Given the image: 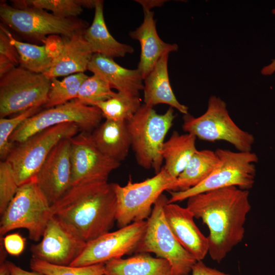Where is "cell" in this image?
Returning <instances> with one entry per match:
<instances>
[{"mask_svg": "<svg viewBox=\"0 0 275 275\" xmlns=\"http://www.w3.org/2000/svg\"><path fill=\"white\" fill-rule=\"evenodd\" d=\"M0 275H10V270L8 261L1 262Z\"/></svg>", "mask_w": 275, "mask_h": 275, "instance_id": "43", "label": "cell"}, {"mask_svg": "<svg viewBox=\"0 0 275 275\" xmlns=\"http://www.w3.org/2000/svg\"><path fill=\"white\" fill-rule=\"evenodd\" d=\"M41 107L30 108L15 117L0 119V157L6 160L14 147L10 141L13 132L26 119L39 112Z\"/></svg>", "mask_w": 275, "mask_h": 275, "instance_id": "33", "label": "cell"}, {"mask_svg": "<svg viewBox=\"0 0 275 275\" xmlns=\"http://www.w3.org/2000/svg\"><path fill=\"white\" fill-rule=\"evenodd\" d=\"M104 275H172V271L167 260L141 253L128 258L107 262Z\"/></svg>", "mask_w": 275, "mask_h": 275, "instance_id": "24", "label": "cell"}, {"mask_svg": "<svg viewBox=\"0 0 275 275\" xmlns=\"http://www.w3.org/2000/svg\"><path fill=\"white\" fill-rule=\"evenodd\" d=\"M91 133L81 131L70 139L72 186L107 181L109 174L121 164L98 149Z\"/></svg>", "mask_w": 275, "mask_h": 275, "instance_id": "15", "label": "cell"}, {"mask_svg": "<svg viewBox=\"0 0 275 275\" xmlns=\"http://www.w3.org/2000/svg\"><path fill=\"white\" fill-rule=\"evenodd\" d=\"M0 17L3 22L17 33L43 43L49 35H60L69 38L88 28L86 21L77 18L59 17L44 10L18 8L3 2L0 4Z\"/></svg>", "mask_w": 275, "mask_h": 275, "instance_id": "9", "label": "cell"}, {"mask_svg": "<svg viewBox=\"0 0 275 275\" xmlns=\"http://www.w3.org/2000/svg\"><path fill=\"white\" fill-rule=\"evenodd\" d=\"M147 221L133 222L90 241L82 253L69 265L84 266L105 263L136 252L145 234Z\"/></svg>", "mask_w": 275, "mask_h": 275, "instance_id": "13", "label": "cell"}, {"mask_svg": "<svg viewBox=\"0 0 275 275\" xmlns=\"http://www.w3.org/2000/svg\"><path fill=\"white\" fill-rule=\"evenodd\" d=\"M112 88L103 78L93 74L82 83L76 99L85 104L93 106L95 102L104 101L114 96L116 92Z\"/></svg>", "mask_w": 275, "mask_h": 275, "instance_id": "32", "label": "cell"}, {"mask_svg": "<svg viewBox=\"0 0 275 275\" xmlns=\"http://www.w3.org/2000/svg\"><path fill=\"white\" fill-rule=\"evenodd\" d=\"M196 139L193 134H180L174 131L164 142L161 154L165 164L162 167L172 176L177 178L197 151Z\"/></svg>", "mask_w": 275, "mask_h": 275, "instance_id": "25", "label": "cell"}, {"mask_svg": "<svg viewBox=\"0 0 275 275\" xmlns=\"http://www.w3.org/2000/svg\"><path fill=\"white\" fill-rule=\"evenodd\" d=\"M3 242L6 252L12 256H19L25 248V239L18 233L7 235Z\"/></svg>", "mask_w": 275, "mask_h": 275, "instance_id": "36", "label": "cell"}, {"mask_svg": "<svg viewBox=\"0 0 275 275\" xmlns=\"http://www.w3.org/2000/svg\"><path fill=\"white\" fill-rule=\"evenodd\" d=\"M12 6L22 8L32 7L49 10L61 18H77L83 11L79 0H20L12 1Z\"/></svg>", "mask_w": 275, "mask_h": 275, "instance_id": "30", "label": "cell"}, {"mask_svg": "<svg viewBox=\"0 0 275 275\" xmlns=\"http://www.w3.org/2000/svg\"><path fill=\"white\" fill-rule=\"evenodd\" d=\"M0 55L9 59L15 66L19 65V56L18 52L11 42L2 23L0 25Z\"/></svg>", "mask_w": 275, "mask_h": 275, "instance_id": "35", "label": "cell"}, {"mask_svg": "<svg viewBox=\"0 0 275 275\" xmlns=\"http://www.w3.org/2000/svg\"><path fill=\"white\" fill-rule=\"evenodd\" d=\"M97 0H79L81 6L83 8H95Z\"/></svg>", "mask_w": 275, "mask_h": 275, "instance_id": "44", "label": "cell"}, {"mask_svg": "<svg viewBox=\"0 0 275 275\" xmlns=\"http://www.w3.org/2000/svg\"><path fill=\"white\" fill-rule=\"evenodd\" d=\"M84 31L78 32L69 38H63L64 49L61 55L52 61L49 70L44 73L46 76L51 79L84 73L88 70L94 53L85 38Z\"/></svg>", "mask_w": 275, "mask_h": 275, "instance_id": "19", "label": "cell"}, {"mask_svg": "<svg viewBox=\"0 0 275 275\" xmlns=\"http://www.w3.org/2000/svg\"><path fill=\"white\" fill-rule=\"evenodd\" d=\"M169 54L163 55L144 79V104L153 107L166 104L181 113L188 114L187 106L180 103L171 86L168 69Z\"/></svg>", "mask_w": 275, "mask_h": 275, "instance_id": "21", "label": "cell"}, {"mask_svg": "<svg viewBox=\"0 0 275 275\" xmlns=\"http://www.w3.org/2000/svg\"><path fill=\"white\" fill-rule=\"evenodd\" d=\"M143 11V22L129 35L140 42L141 54L137 69L144 79L163 55L177 51L178 46L162 41L157 32L154 12L148 10Z\"/></svg>", "mask_w": 275, "mask_h": 275, "instance_id": "18", "label": "cell"}, {"mask_svg": "<svg viewBox=\"0 0 275 275\" xmlns=\"http://www.w3.org/2000/svg\"><path fill=\"white\" fill-rule=\"evenodd\" d=\"M8 263L10 270V275H44L34 271L25 270L9 261H8Z\"/></svg>", "mask_w": 275, "mask_h": 275, "instance_id": "40", "label": "cell"}, {"mask_svg": "<svg viewBox=\"0 0 275 275\" xmlns=\"http://www.w3.org/2000/svg\"><path fill=\"white\" fill-rule=\"evenodd\" d=\"M275 72V59L271 60V62L264 66L261 70V73L263 75H270Z\"/></svg>", "mask_w": 275, "mask_h": 275, "instance_id": "42", "label": "cell"}, {"mask_svg": "<svg viewBox=\"0 0 275 275\" xmlns=\"http://www.w3.org/2000/svg\"><path fill=\"white\" fill-rule=\"evenodd\" d=\"M182 129L186 133L207 142H227L238 151H252L254 135L239 127L231 118L227 104L221 97L211 96L207 108L202 115L195 117L184 115Z\"/></svg>", "mask_w": 275, "mask_h": 275, "instance_id": "7", "label": "cell"}, {"mask_svg": "<svg viewBox=\"0 0 275 275\" xmlns=\"http://www.w3.org/2000/svg\"><path fill=\"white\" fill-rule=\"evenodd\" d=\"M175 117L172 107L164 114H158L153 107L143 104L126 122L131 147L140 166L145 169H152L156 174L160 171L163 161L161 153L164 138Z\"/></svg>", "mask_w": 275, "mask_h": 275, "instance_id": "3", "label": "cell"}, {"mask_svg": "<svg viewBox=\"0 0 275 275\" xmlns=\"http://www.w3.org/2000/svg\"><path fill=\"white\" fill-rule=\"evenodd\" d=\"M191 275H230L206 266L202 260L197 261L193 266Z\"/></svg>", "mask_w": 275, "mask_h": 275, "instance_id": "38", "label": "cell"}, {"mask_svg": "<svg viewBox=\"0 0 275 275\" xmlns=\"http://www.w3.org/2000/svg\"><path fill=\"white\" fill-rule=\"evenodd\" d=\"M14 172L7 160L0 162V213L2 215L14 198L18 188Z\"/></svg>", "mask_w": 275, "mask_h": 275, "instance_id": "34", "label": "cell"}, {"mask_svg": "<svg viewBox=\"0 0 275 275\" xmlns=\"http://www.w3.org/2000/svg\"><path fill=\"white\" fill-rule=\"evenodd\" d=\"M168 200L162 194L155 203L136 253H154L169 263L172 275H188L197 261L178 241L167 222L163 208Z\"/></svg>", "mask_w": 275, "mask_h": 275, "instance_id": "8", "label": "cell"}, {"mask_svg": "<svg viewBox=\"0 0 275 275\" xmlns=\"http://www.w3.org/2000/svg\"><path fill=\"white\" fill-rule=\"evenodd\" d=\"M80 131L74 123L56 125L38 132L14 146L6 159L11 165L18 186L35 178L52 149L62 140Z\"/></svg>", "mask_w": 275, "mask_h": 275, "instance_id": "10", "label": "cell"}, {"mask_svg": "<svg viewBox=\"0 0 275 275\" xmlns=\"http://www.w3.org/2000/svg\"><path fill=\"white\" fill-rule=\"evenodd\" d=\"M88 70L101 76L118 92L139 94L144 89V79L138 69L123 67L107 56L94 53Z\"/></svg>", "mask_w": 275, "mask_h": 275, "instance_id": "20", "label": "cell"}, {"mask_svg": "<svg viewBox=\"0 0 275 275\" xmlns=\"http://www.w3.org/2000/svg\"><path fill=\"white\" fill-rule=\"evenodd\" d=\"M15 66L8 58L0 55V77L10 72Z\"/></svg>", "mask_w": 275, "mask_h": 275, "instance_id": "39", "label": "cell"}, {"mask_svg": "<svg viewBox=\"0 0 275 275\" xmlns=\"http://www.w3.org/2000/svg\"><path fill=\"white\" fill-rule=\"evenodd\" d=\"M116 197V221L120 228L133 222L145 221L150 216L152 206L165 191H177V178L162 167L153 177L140 182L126 185L113 183Z\"/></svg>", "mask_w": 275, "mask_h": 275, "instance_id": "5", "label": "cell"}, {"mask_svg": "<svg viewBox=\"0 0 275 275\" xmlns=\"http://www.w3.org/2000/svg\"><path fill=\"white\" fill-rule=\"evenodd\" d=\"M249 190L230 186L188 198L186 207L208 228V253L221 262L244 237V224L251 209Z\"/></svg>", "mask_w": 275, "mask_h": 275, "instance_id": "1", "label": "cell"}, {"mask_svg": "<svg viewBox=\"0 0 275 275\" xmlns=\"http://www.w3.org/2000/svg\"><path fill=\"white\" fill-rule=\"evenodd\" d=\"M87 243L72 226L52 215L40 241L32 245L31 251L32 257L52 264L69 265L82 253Z\"/></svg>", "mask_w": 275, "mask_h": 275, "instance_id": "14", "label": "cell"}, {"mask_svg": "<svg viewBox=\"0 0 275 275\" xmlns=\"http://www.w3.org/2000/svg\"><path fill=\"white\" fill-rule=\"evenodd\" d=\"M50 84L51 79L44 74L15 67L1 77V118L44 106Z\"/></svg>", "mask_w": 275, "mask_h": 275, "instance_id": "11", "label": "cell"}, {"mask_svg": "<svg viewBox=\"0 0 275 275\" xmlns=\"http://www.w3.org/2000/svg\"><path fill=\"white\" fill-rule=\"evenodd\" d=\"M102 117L98 107L75 99L29 117L13 132L10 140L13 143H20L45 129L67 123L75 124L80 131L92 132L100 124Z\"/></svg>", "mask_w": 275, "mask_h": 275, "instance_id": "12", "label": "cell"}, {"mask_svg": "<svg viewBox=\"0 0 275 275\" xmlns=\"http://www.w3.org/2000/svg\"><path fill=\"white\" fill-rule=\"evenodd\" d=\"M70 139L52 149L35 177L51 206L72 186Z\"/></svg>", "mask_w": 275, "mask_h": 275, "instance_id": "16", "label": "cell"}, {"mask_svg": "<svg viewBox=\"0 0 275 275\" xmlns=\"http://www.w3.org/2000/svg\"><path fill=\"white\" fill-rule=\"evenodd\" d=\"M52 215L51 205L34 178L18 187L1 215V236L22 228L28 230L31 240L39 241Z\"/></svg>", "mask_w": 275, "mask_h": 275, "instance_id": "6", "label": "cell"}, {"mask_svg": "<svg viewBox=\"0 0 275 275\" xmlns=\"http://www.w3.org/2000/svg\"><path fill=\"white\" fill-rule=\"evenodd\" d=\"M4 29L19 54V66L36 73L44 74L49 70L52 60L47 54L44 45L21 42L16 39L5 27Z\"/></svg>", "mask_w": 275, "mask_h": 275, "instance_id": "28", "label": "cell"}, {"mask_svg": "<svg viewBox=\"0 0 275 275\" xmlns=\"http://www.w3.org/2000/svg\"><path fill=\"white\" fill-rule=\"evenodd\" d=\"M163 209L167 222L178 241L197 261L203 260L208 253V239L195 224L193 213L186 207L168 202Z\"/></svg>", "mask_w": 275, "mask_h": 275, "instance_id": "17", "label": "cell"}, {"mask_svg": "<svg viewBox=\"0 0 275 275\" xmlns=\"http://www.w3.org/2000/svg\"><path fill=\"white\" fill-rule=\"evenodd\" d=\"M272 13L274 15H275V8L273 9L272 10Z\"/></svg>", "mask_w": 275, "mask_h": 275, "instance_id": "45", "label": "cell"}, {"mask_svg": "<svg viewBox=\"0 0 275 275\" xmlns=\"http://www.w3.org/2000/svg\"><path fill=\"white\" fill-rule=\"evenodd\" d=\"M32 271L44 275H104L105 263L84 266L57 265L32 257L30 263Z\"/></svg>", "mask_w": 275, "mask_h": 275, "instance_id": "31", "label": "cell"}, {"mask_svg": "<svg viewBox=\"0 0 275 275\" xmlns=\"http://www.w3.org/2000/svg\"><path fill=\"white\" fill-rule=\"evenodd\" d=\"M218 162L215 151L197 150L177 177V191L185 190L200 184L213 172Z\"/></svg>", "mask_w": 275, "mask_h": 275, "instance_id": "26", "label": "cell"}, {"mask_svg": "<svg viewBox=\"0 0 275 275\" xmlns=\"http://www.w3.org/2000/svg\"><path fill=\"white\" fill-rule=\"evenodd\" d=\"M84 35L93 53L114 59L124 57L134 52L131 45L118 41L109 33L104 20L102 1L97 0L93 22Z\"/></svg>", "mask_w": 275, "mask_h": 275, "instance_id": "22", "label": "cell"}, {"mask_svg": "<svg viewBox=\"0 0 275 275\" xmlns=\"http://www.w3.org/2000/svg\"><path fill=\"white\" fill-rule=\"evenodd\" d=\"M43 44L47 54L52 61L61 55L65 46L63 37L59 35H51L47 36Z\"/></svg>", "mask_w": 275, "mask_h": 275, "instance_id": "37", "label": "cell"}, {"mask_svg": "<svg viewBox=\"0 0 275 275\" xmlns=\"http://www.w3.org/2000/svg\"><path fill=\"white\" fill-rule=\"evenodd\" d=\"M91 135L95 145L106 156L120 162L127 157L131 141L126 122L106 120Z\"/></svg>", "mask_w": 275, "mask_h": 275, "instance_id": "23", "label": "cell"}, {"mask_svg": "<svg viewBox=\"0 0 275 275\" xmlns=\"http://www.w3.org/2000/svg\"><path fill=\"white\" fill-rule=\"evenodd\" d=\"M143 7V10H151V9L156 7H161L164 3L166 1L162 0H152V1H136Z\"/></svg>", "mask_w": 275, "mask_h": 275, "instance_id": "41", "label": "cell"}, {"mask_svg": "<svg viewBox=\"0 0 275 275\" xmlns=\"http://www.w3.org/2000/svg\"><path fill=\"white\" fill-rule=\"evenodd\" d=\"M218 163L210 175L197 185L183 191H169V203L187 200L201 193L236 186L249 190L253 187L256 175L257 155L252 151H232L217 149Z\"/></svg>", "mask_w": 275, "mask_h": 275, "instance_id": "4", "label": "cell"}, {"mask_svg": "<svg viewBox=\"0 0 275 275\" xmlns=\"http://www.w3.org/2000/svg\"><path fill=\"white\" fill-rule=\"evenodd\" d=\"M88 77L84 73H77L67 76L62 80L50 79L47 101L43 106L49 108L76 99L81 85Z\"/></svg>", "mask_w": 275, "mask_h": 275, "instance_id": "29", "label": "cell"}, {"mask_svg": "<svg viewBox=\"0 0 275 275\" xmlns=\"http://www.w3.org/2000/svg\"><path fill=\"white\" fill-rule=\"evenodd\" d=\"M116 208L113 183L107 181L72 186L51 206L52 214L72 226L87 242L109 232Z\"/></svg>", "mask_w": 275, "mask_h": 275, "instance_id": "2", "label": "cell"}, {"mask_svg": "<svg viewBox=\"0 0 275 275\" xmlns=\"http://www.w3.org/2000/svg\"><path fill=\"white\" fill-rule=\"evenodd\" d=\"M138 94L117 92L111 98L95 102L93 106L98 107L106 120L127 122L141 106Z\"/></svg>", "mask_w": 275, "mask_h": 275, "instance_id": "27", "label": "cell"}]
</instances>
